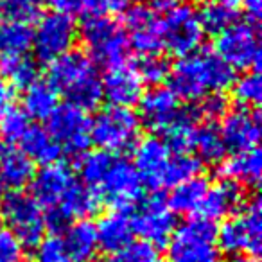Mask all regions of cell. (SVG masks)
Instances as JSON below:
<instances>
[{"instance_id":"1","label":"cell","mask_w":262,"mask_h":262,"mask_svg":"<svg viewBox=\"0 0 262 262\" xmlns=\"http://www.w3.org/2000/svg\"><path fill=\"white\" fill-rule=\"evenodd\" d=\"M79 174L101 203L117 210L139 203L142 196L144 185L135 165L120 155L101 149L84 153L79 162Z\"/></svg>"},{"instance_id":"2","label":"cell","mask_w":262,"mask_h":262,"mask_svg":"<svg viewBox=\"0 0 262 262\" xmlns=\"http://www.w3.org/2000/svg\"><path fill=\"white\" fill-rule=\"evenodd\" d=\"M169 90L178 99L200 101L210 94H221L233 83V70L215 52L203 49L183 56L171 67Z\"/></svg>"},{"instance_id":"3","label":"cell","mask_w":262,"mask_h":262,"mask_svg":"<svg viewBox=\"0 0 262 262\" xmlns=\"http://www.w3.org/2000/svg\"><path fill=\"white\" fill-rule=\"evenodd\" d=\"M47 83L56 94H63L69 104L90 112L102 101V81L97 67L81 51H69L51 61Z\"/></svg>"},{"instance_id":"4","label":"cell","mask_w":262,"mask_h":262,"mask_svg":"<svg viewBox=\"0 0 262 262\" xmlns=\"http://www.w3.org/2000/svg\"><path fill=\"white\" fill-rule=\"evenodd\" d=\"M81 36L88 51V58L94 63L106 69L126 65L129 56V40L119 20L112 16H92L83 24Z\"/></svg>"},{"instance_id":"5","label":"cell","mask_w":262,"mask_h":262,"mask_svg":"<svg viewBox=\"0 0 262 262\" xmlns=\"http://www.w3.org/2000/svg\"><path fill=\"white\" fill-rule=\"evenodd\" d=\"M215 243L230 255L246 253L248 257H257L260 253L262 217L260 200L257 196L248 200L239 212L223 223V226L217 230Z\"/></svg>"},{"instance_id":"6","label":"cell","mask_w":262,"mask_h":262,"mask_svg":"<svg viewBox=\"0 0 262 262\" xmlns=\"http://www.w3.org/2000/svg\"><path fill=\"white\" fill-rule=\"evenodd\" d=\"M217 226L201 215L190 217L172 233L169 244L171 262H219V248L215 243Z\"/></svg>"},{"instance_id":"7","label":"cell","mask_w":262,"mask_h":262,"mask_svg":"<svg viewBox=\"0 0 262 262\" xmlns=\"http://www.w3.org/2000/svg\"><path fill=\"white\" fill-rule=\"evenodd\" d=\"M140 135V120L129 108L108 106L90 122V140L101 151L120 153L133 147Z\"/></svg>"},{"instance_id":"8","label":"cell","mask_w":262,"mask_h":262,"mask_svg":"<svg viewBox=\"0 0 262 262\" xmlns=\"http://www.w3.org/2000/svg\"><path fill=\"white\" fill-rule=\"evenodd\" d=\"M160 15V38L162 49L172 54L189 56L196 52L203 43V27L200 24V16L190 4L172 2Z\"/></svg>"},{"instance_id":"9","label":"cell","mask_w":262,"mask_h":262,"mask_svg":"<svg viewBox=\"0 0 262 262\" xmlns=\"http://www.w3.org/2000/svg\"><path fill=\"white\" fill-rule=\"evenodd\" d=\"M0 214L8 223V230L24 244L36 248L45 233L43 208L36 203L31 194L16 190L6 196Z\"/></svg>"},{"instance_id":"10","label":"cell","mask_w":262,"mask_h":262,"mask_svg":"<svg viewBox=\"0 0 262 262\" xmlns=\"http://www.w3.org/2000/svg\"><path fill=\"white\" fill-rule=\"evenodd\" d=\"M215 54L237 70H250L260 67V38L255 22H235L217 34Z\"/></svg>"},{"instance_id":"11","label":"cell","mask_w":262,"mask_h":262,"mask_svg":"<svg viewBox=\"0 0 262 262\" xmlns=\"http://www.w3.org/2000/svg\"><path fill=\"white\" fill-rule=\"evenodd\" d=\"M45 131L59 149L74 158L83 157L90 147V119L86 112L69 102L56 106L54 112L47 117Z\"/></svg>"},{"instance_id":"12","label":"cell","mask_w":262,"mask_h":262,"mask_svg":"<svg viewBox=\"0 0 262 262\" xmlns=\"http://www.w3.org/2000/svg\"><path fill=\"white\" fill-rule=\"evenodd\" d=\"M139 201L140 203L135 205V210L129 217L131 228L137 235L142 237V241L153 246H162L171 239L176 230L174 212L158 194Z\"/></svg>"},{"instance_id":"13","label":"cell","mask_w":262,"mask_h":262,"mask_svg":"<svg viewBox=\"0 0 262 262\" xmlns=\"http://www.w3.org/2000/svg\"><path fill=\"white\" fill-rule=\"evenodd\" d=\"M76 38L77 29L72 16L54 11L38 20L36 29H33V49L40 61L51 63L72 51Z\"/></svg>"},{"instance_id":"14","label":"cell","mask_w":262,"mask_h":262,"mask_svg":"<svg viewBox=\"0 0 262 262\" xmlns=\"http://www.w3.org/2000/svg\"><path fill=\"white\" fill-rule=\"evenodd\" d=\"M124 24L126 33H129V45L140 56L158 54L162 51L160 15L155 8L146 4H133L124 15Z\"/></svg>"},{"instance_id":"15","label":"cell","mask_w":262,"mask_h":262,"mask_svg":"<svg viewBox=\"0 0 262 262\" xmlns=\"http://www.w3.org/2000/svg\"><path fill=\"white\" fill-rule=\"evenodd\" d=\"M139 104V120L153 133H165L182 115L180 99L169 88L155 86L142 94Z\"/></svg>"},{"instance_id":"16","label":"cell","mask_w":262,"mask_h":262,"mask_svg":"<svg viewBox=\"0 0 262 262\" xmlns=\"http://www.w3.org/2000/svg\"><path fill=\"white\" fill-rule=\"evenodd\" d=\"M219 131L226 149H232L233 153L255 149L260 140V115L244 106L228 110Z\"/></svg>"},{"instance_id":"17","label":"cell","mask_w":262,"mask_h":262,"mask_svg":"<svg viewBox=\"0 0 262 262\" xmlns=\"http://www.w3.org/2000/svg\"><path fill=\"white\" fill-rule=\"evenodd\" d=\"M172 151L158 137H147L140 140L135 147V169L139 172L142 185L151 189H165V172Z\"/></svg>"},{"instance_id":"18","label":"cell","mask_w":262,"mask_h":262,"mask_svg":"<svg viewBox=\"0 0 262 262\" xmlns=\"http://www.w3.org/2000/svg\"><path fill=\"white\" fill-rule=\"evenodd\" d=\"M76 182L72 171L63 162L43 165V169L36 172L31 180V196L36 200L41 208H54L59 205L61 198L69 190V187Z\"/></svg>"},{"instance_id":"19","label":"cell","mask_w":262,"mask_h":262,"mask_svg":"<svg viewBox=\"0 0 262 262\" xmlns=\"http://www.w3.org/2000/svg\"><path fill=\"white\" fill-rule=\"evenodd\" d=\"M102 81V99L117 108H131L140 101L144 94V83L135 67L120 65L110 69Z\"/></svg>"},{"instance_id":"20","label":"cell","mask_w":262,"mask_h":262,"mask_svg":"<svg viewBox=\"0 0 262 262\" xmlns=\"http://www.w3.org/2000/svg\"><path fill=\"white\" fill-rule=\"evenodd\" d=\"M244 203H246V192L243 187L230 180H223V182L208 187L198 214L205 219L215 221V219H223L226 215H233L243 208Z\"/></svg>"},{"instance_id":"21","label":"cell","mask_w":262,"mask_h":262,"mask_svg":"<svg viewBox=\"0 0 262 262\" xmlns=\"http://www.w3.org/2000/svg\"><path fill=\"white\" fill-rule=\"evenodd\" d=\"M34 176V164L11 144L0 142V183L13 192L24 189Z\"/></svg>"},{"instance_id":"22","label":"cell","mask_w":262,"mask_h":262,"mask_svg":"<svg viewBox=\"0 0 262 262\" xmlns=\"http://www.w3.org/2000/svg\"><path fill=\"white\" fill-rule=\"evenodd\" d=\"M95 233H97L99 250L119 253L127 243H131V235H133L129 215H126L122 210L106 214L104 217L99 219Z\"/></svg>"},{"instance_id":"23","label":"cell","mask_w":262,"mask_h":262,"mask_svg":"<svg viewBox=\"0 0 262 262\" xmlns=\"http://www.w3.org/2000/svg\"><path fill=\"white\" fill-rule=\"evenodd\" d=\"M61 239L63 244H65V250L70 262L95 260L99 244H97L95 226L90 221L83 219V221H77L76 225H70L65 230V237H61Z\"/></svg>"},{"instance_id":"24","label":"cell","mask_w":262,"mask_h":262,"mask_svg":"<svg viewBox=\"0 0 262 262\" xmlns=\"http://www.w3.org/2000/svg\"><path fill=\"white\" fill-rule=\"evenodd\" d=\"M260 151L255 149L233 153L221 165V176L230 182L239 183L241 187H257L260 182Z\"/></svg>"},{"instance_id":"25","label":"cell","mask_w":262,"mask_h":262,"mask_svg":"<svg viewBox=\"0 0 262 262\" xmlns=\"http://www.w3.org/2000/svg\"><path fill=\"white\" fill-rule=\"evenodd\" d=\"M190 151L196 153L194 157L201 164L215 165L219 162H223L228 149L225 146V140H223L219 127L214 122H203L200 126H196V129H194Z\"/></svg>"},{"instance_id":"26","label":"cell","mask_w":262,"mask_h":262,"mask_svg":"<svg viewBox=\"0 0 262 262\" xmlns=\"http://www.w3.org/2000/svg\"><path fill=\"white\" fill-rule=\"evenodd\" d=\"M56 208H59L70 221H72V219L83 221V219L94 215L95 212L101 208V201L95 196L94 190L88 189L84 183L74 182Z\"/></svg>"},{"instance_id":"27","label":"cell","mask_w":262,"mask_h":262,"mask_svg":"<svg viewBox=\"0 0 262 262\" xmlns=\"http://www.w3.org/2000/svg\"><path fill=\"white\" fill-rule=\"evenodd\" d=\"M22 144V153L29 158L31 162H38V164H54L58 160V157L61 155V149L58 147V144L51 139L47 131L40 126H29L27 131L24 133V137L20 139Z\"/></svg>"},{"instance_id":"28","label":"cell","mask_w":262,"mask_h":262,"mask_svg":"<svg viewBox=\"0 0 262 262\" xmlns=\"http://www.w3.org/2000/svg\"><path fill=\"white\" fill-rule=\"evenodd\" d=\"M208 187H210L208 182L201 176H194V178L172 187L174 190L171 192L167 201L169 208L172 212H180V214H198Z\"/></svg>"},{"instance_id":"29","label":"cell","mask_w":262,"mask_h":262,"mask_svg":"<svg viewBox=\"0 0 262 262\" xmlns=\"http://www.w3.org/2000/svg\"><path fill=\"white\" fill-rule=\"evenodd\" d=\"M33 49V27L20 20L0 22V54L22 56Z\"/></svg>"},{"instance_id":"30","label":"cell","mask_w":262,"mask_h":262,"mask_svg":"<svg viewBox=\"0 0 262 262\" xmlns=\"http://www.w3.org/2000/svg\"><path fill=\"white\" fill-rule=\"evenodd\" d=\"M38 63L27 54L22 56H0V77L11 86L26 90L38 81Z\"/></svg>"},{"instance_id":"31","label":"cell","mask_w":262,"mask_h":262,"mask_svg":"<svg viewBox=\"0 0 262 262\" xmlns=\"http://www.w3.org/2000/svg\"><path fill=\"white\" fill-rule=\"evenodd\" d=\"M24 112H26L27 117H33V119H45L51 115L52 112L58 106V101H56V92L52 90V86L49 83H41V81H36L31 86H27L24 90Z\"/></svg>"},{"instance_id":"32","label":"cell","mask_w":262,"mask_h":262,"mask_svg":"<svg viewBox=\"0 0 262 262\" xmlns=\"http://www.w3.org/2000/svg\"><path fill=\"white\" fill-rule=\"evenodd\" d=\"M196 117H194L192 110L183 108L182 115L176 119V122L165 131L164 142L172 153H189L192 147V137L194 129H196Z\"/></svg>"},{"instance_id":"33","label":"cell","mask_w":262,"mask_h":262,"mask_svg":"<svg viewBox=\"0 0 262 262\" xmlns=\"http://www.w3.org/2000/svg\"><path fill=\"white\" fill-rule=\"evenodd\" d=\"M200 24L203 27V33L208 34H221L230 26L237 22V11L235 8H230L221 2H210L201 9Z\"/></svg>"},{"instance_id":"34","label":"cell","mask_w":262,"mask_h":262,"mask_svg":"<svg viewBox=\"0 0 262 262\" xmlns=\"http://www.w3.org/2000/svg\"><path fill=\"white\" fill-rule=\"evenodd\" d=\"M29 126V117L22 108L9 106L0 113V139L6 144L20 142Z\"/></svg>"},{"instance_id":"35","label":"cell","mask_w":262,"mask_h":262,"mask_svg":"<svg viewBox=\"0 0 262 262\" xmlns=\"http://www.w3.org/2000/svg\"><path fill=\"white\" fill-rule=\"evenodd\" d=\"M135 70L140 79H142V83L158 86V84H162L169 77L171 65H169L167 59L158 52V54L140 56L139 63L135 65Z\"/></svg>"},{"instance_id":"36","label":"cell","mask_w":262,"mask_h":262,"mask_svg":"<svg viewBox=\"0 0 262 262\" xmlns=\"http://www.w3.org/2000/svg\"><path fill=\"white\" fill-rule=\"evenodd\" d=\"M232 94L244 108L257 106L262 99V81L258 72H246L232 83Z\"/></svg>"},{"instance_id":"37","label":"cell","mask_w":262,"mask_h":262,"mask_svg":"<svg viewBox=\"0 0 262 262\" xmlns=\"http://www.w3.org/2000/svg\"><path fill=\"white\" fill-rule=\"evenodd\" d=\"M192 113L196 120H205V122H214L217 119H223L228 112V101L223 94H210L207 97L200 99L192 106Z\"/></svg>"},{"instance_id":"38","label":"cell","mask_w":262,"mask_h":262,"mask_svg":"<svg viewBox=\"0 0 262 262\" xmlns=\"http://www.w3.org/2000/svg\"><path fill=\"white\" fill-rule=\"evenodd\" d=\"M45 0H2L0 9L6 13L11 20L27 22L38 18L43 8Z\"/></svg>"},{"instance_id":"39","label":"cell","mask_w":262,"mask_h":262,"mask_svg":"<svg viewBox=\"0 0 262 262\" xmlns=\"http://www.w3.org/2000/svg\"><path fill=\"white\" fill-rule=\"evenodd\" d=\"M115 255V262H158L157 246L146 241H131Z\"/></svg>"},{"instance_id":"40","label":"cell","mask_w":262,"mask_h":262,"mask_svg":"<svg viewBox=\"0 0 262 262\" xmlns=\"http://www.w3.org/2000/svg\"><path fill=\"white\" fill-rule=\"evenodd\" d=\"M36 262H70L61 235L43 237L34 251Z\"/></svg>"},{"instance_id":"41","label":"cell","mask_w":262,"mask_h":262,"mask_svg":"<svg viewBox=\"0 0 262 262\" xmlns=\"http://www.w3.org/2000/svg\"><path fill=\"white\" fill-rule=\"evenodd\" d=\"M83 11H88L92 16H108L115 13H126L135 0H81Z\"/></svg>"},{"instance_id":"42","label":"cell","mask_w":262,"mask_h":262,"mask_svg":"<svg viewBox=\"0 0 262 262\" xmlns=\"http://www.w3.org/2000/svg\"><path fill=\"white\" fill-rule=\"evenodd\" d=\"M0 262H24V244L8 228H0Z\"/></svg>"},{"instance_id":"43","label":"cell","mask_w":262,"mask_h":262,"mask_svg":"<svg viewBox=\"0 0 262 262\" xmlns=\"http://www.w3.org/2000/svg\"><path fill=\"white\" fill-rule=\"evenodd\" d=\"M49 4L56 9V13L72 16L74 13L83 11V2L81 0H47Z\"/></svg>"},{"instance_id":"44","label":"cell","mask_w":262,"mask_h":262,"mask_svg":"<svg viewBox=\"0 0 262 262\" xmlns=\"http://www.w3.org/2000/svg\"><path fill=\"white\" fill-rule=\"evenodd\" d=\"M13 97H15V90H13V86L8 83V81H4L2 77H0V113L4 112L6 108H9V106H13Z\"/></svg>"},{"instance_id":"45","label":"cell","mask_w":262,"mask_h":262,"mask_svg":"<svg viewBox=\"0 0 262 262\" xmlns=\"http://www.w3.org/2000/svg\"><path fill=\"white\" fill-rule=\"evenodd\" d=\"M246 8L248 15L251 16V22H257L258 16H260V9H262V0H241Z\"/></svg>"},{"instance_id":"46","label":"cell","mask_w":262,"mask_h":262,"mask_svg":"<svg viewBox=\"0 0 262 262\" xmlns=\"http://www.w3.org/2000/svg\"><path fill=\"white\" fill-rule=\"evenodd\" d=\"M155 6H157L158 9H165L167 6H171L172 2H176V0H153Z\"/></svg>"},{"instance_id":"47","label":"cell","mask_w":262,"mask_h":262,"mask_svg":"<svg viewBox=\"0 0 262 262\" xmlns=\"http://www.w3.org/2000/svg\"><path fill=\"white\" fill-rule=\"evenodd\" d=\"M230 262H257L253 257H248V255H239V257L232 258Z\"/></svg>"},{"instance_id":"48","label":"cell","mask_w":262,"mask_h":262,"mask_svg":"<svg viewBox=\"0 0 262 262\" xmlns=\"http://www.w3.org/2000/svg\"><path fill=\"white\" fill-rule=\"evenodd\" d=\"M219 2L225 6H230V8H235L237 4H241V0H219Z\"/></svg>"},{"instance_id":"49","label":"cell","mask_w":262,"mask_h":262,"mask_svg":"<svg viewBox=\"0 0 262 262\" xmlns=\"http://www.w3.org/2000/svg\"><path fill=\"white\" fill-rule=\"evenodd\" d=\"M190 2H196V4H207L208 0H190Z\"/></svg>"},{"instance_id":"50","label":"cell","mask_w":262,"mask_h":262,"mask_svg":"<svg viewBox=\"0 0 262 262\" xmlns=\"http://www.w3.org/2000/svg\"><path fill=\"white\" fill-rule=\"evenodd\" d=\"M0 13H2V9H0Z\"/></svg>"},{"instance_id":"51","label":"cell","mask_w":262,"mask_h":262,"mask_svg":"<svg viewBox=\"0 0 262 262\" xmlns=\"http://www.w3.org/2000/svg\"><path fill=\"white\" fill-rule=\"evenodd\" d=\"M0 217H2V214H0Z\"/></svg>"}]
</instances>
